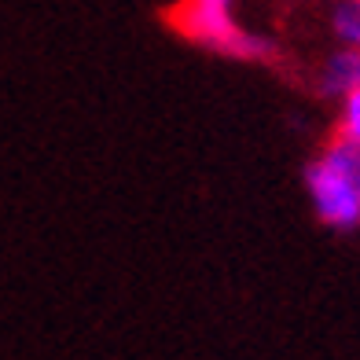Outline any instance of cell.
<instances>
[{
    "mask_svg": "<svg viewBox=\"0 0 360 360\" xmlns=\"http://www.w3.org/2000/svg\"><path fill=\"white\" fill-rule=\"evenodd\" d=\"M162 19L184 41L206 48V52L228 56V59L269 63L276 56L272 37L250 30L228 0H188V4H173V8H166Z\"/></svg>",
    "mask_w": 360,
    "mask_h": 360,
    "instance_id": "1",
    "label": "cell"
},
{
    "mask_svg": "<svg viewBox=\"0 0 360 360\" xmlns=\"http://www.w3.org/2000/svg\"><path fill=\"white\" fill-rule=\"evenodd\" d=\"M360 147L346 140H331L323 151L305 166V191L313 202L320 224L335 232H353L360 228Z\"/></svg>",
    "mask_w": 360,
    "mask_h": 360,
    "instance_id": "2",
    "label": "cell"
},
{
    "mask_svg": "<svg viewBox=\"0 0 360 360\" xmlns=\"http://www.w3.org/2000/svg\"><path fill=\"white\" fill-rule=\"evenodd\" d=\"M316 89L320 96H327V100H346V96H353L360 89V52H349V48H338V52H331L323 59L320 67V77H316Z\"/></svg>",
    "mask_w": 360,
    "mask_h": 360,
    "instance_id": "3",
    "label": "cell"
},
{
    "mask_svg": "<svg viewBox=\"0 0 360 360\" xmlns=\"http://www.w3.org/2000/svg\"><path fill=\"white\" fill-rule=\"evenodd\" d=\"M331 34L338 48L360 52V0H342L331 8Z\"/></svg>",
    "mask_w": 360,
    "mask_h": 360,
    "instance_id": "4",
    "label": "cell"
},
{
    "mask_svg": "<svg viewBox=\"0 0 360 360\" xmlns=\"http://www.w3.org/2000/svg\"><path fill=\"white\" fill-rule=\"evenodd\" d=\"M338 140L360 147V89L338 103Z\"/></svg>",
    "mask_w": 360,
    "mask_h": 360,
    "instance_id": "5",
    "label": "cell"
},
{
    "mask_svg": "<svg viewBox=\"0 0 360 360\" xmlns=\"http://www.w3.org/2000/svg\"><path fill=\"white\" fill-rule=\"evenodd\" d=\"M356 188H360V176H356Z\"/></svg>",
    "mask_w": 360,
    "mask_h": 360,
    "instance_id": "6",
    "label": "cell"
}]
</instances>
